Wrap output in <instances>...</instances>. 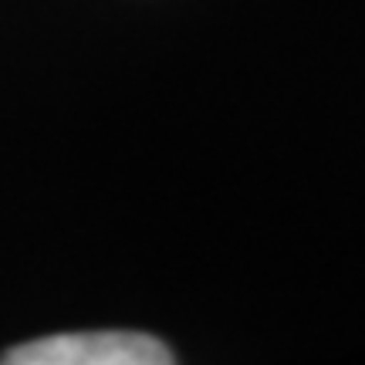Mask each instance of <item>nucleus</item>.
<instances>
[{
  "label": "nucleus",
  "instance_id": "obj_1",
  "mask_svg": "<svg viewBox=\"0 0 365 365\" xmlns=\"http://www.w3.org/2000/svg\"><path fill=\"white\" fill-rule=\"evenodd\" d=\"M4 365H170L176 355L145 331H75L14 345Z\"/></svg>",
  "mask_w": 365,
  "mask_h": 365
}]
</instances>
